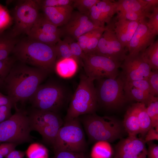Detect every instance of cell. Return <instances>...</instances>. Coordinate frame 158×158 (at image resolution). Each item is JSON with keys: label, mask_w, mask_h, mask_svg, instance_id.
Here are the masks:
<instances>
[{"label": "cell", "mask_w": 158, "mask_h": 158, "mask_svg": "<svg viewBox=\"0 0 158 158\" xmlns=\"http://www.w3.org/2000/svg\"><path fill=\"white\" fill-rule=\"evenodd\" d=\"M55 47L57 59L71 58L75 59L77 61L72 54L69 45L65 39L63 40L60 39L55 45Z\"/></svg>", "instance_id": "obj_33"}, {"label": "cell", "mask_w": 158, "mask_h": 158, "mask_svg": "<svg viewBox=\"0 0 158 158\" xmlns=\"http://www.w3.org/2000/svg\"><path fill=\"white\" fill-rule=\"evenodd\" d=\"M78 64L77 61L73 58L59 59L56 60L54 70L61 77L69 78L76 73Z\"/></svg>", "instance_id": "obj_20"}, {"label": "cell", "mask_w": 158, "mask_h": 158, "mask_svg": "<svg viewBox=\"0 0 158 158\" xmlns=\"http://www.w3.org/2000/svg\"><path fill=\"white\" fill-rule=\"evenodd\" d=\"M105 28L93 54L104 56L119 62L123 61L127 56L126 51L116 35L112 19Z\"/></svg>", "instance_id": "obj_12"}, {"label": "cell", "mask_w": 158, "mask_h": 158, "mask_svg": "<svg viewBox=\"0 0 158 158\" xmlns=\"http://www.w3.org/2000/svg\"><path fill=\"white\" fill-rule=\"evenodd\" d=\"M73 2V0H39L41 8L44 7H57L72 5Z\"/></svg>", "instance_id": "obj_41"}, {"label": "cell", "mask_w": 158, "mask_h": 158, "mask_svg": "<svg viewBox=\"0 0 158 158\" xmlns=\"http://www.w3.org/2000/svg\"><path fill=\"white\" fill-rule=\"evenodd\" d=\"M148 145L147 158H158V145L152 141L146 143Z\"/></svg>", "instance_id": "obj_45"}, {"label": "cell", "mask_w": 158, "mask_h": 158, "mask_svg": "<svg viewBox=\"0 0 158 158\" xmlns=\"http://www.w3.org/2000/svg\"><path fill=\"white\" fill-rule=\"evenodd\" d=\"M100 0H73L72 6L76 8L79 12L89 16L92 7Z\"/></svg>", "instance_id": "obj_34"}, {"label": "cell", "mask_w": 158, "mask_h": 158, "mask_svg": "<svg viewBox=\"0 0 158 158\" xmlns=\"http://www.w3.org/2000/svg\"><path fill=\"white\" fill-rule=\"evenodd\" d=\"M31 131L28 116L25 111L17 109L9 118L0 123V144L10 142L18 145L31 142Z\"/></svg>", "instance_id": "obj_6"}, {"label": "cell", "mask_w": 158, "mask_h": 158, "mask_svg": "<svg viewBox=\"0 0 158 158\" xmlns=\"http://www.w3.org/2000/svg\"><path fill=\"white\" fill-rule=\"evenodd\" d=\"M148 18L147 26L156 36L158 34V6L154 9Z\"/></svg>", "instance_id": "obj_39"}, {"label": "cell", "mask_w": 158, "mask_h": 158, "mask_svg": "<svg viewBox=\"0 0 158 158\" xmlns=\"http://www.w3.org/2000/svg\"><path fill=\"white\" fill-rule=\"evenodd\" d=\"M6 155L2 143L0 144V158L5 157Z\"/></svg>", "instance_id": "obj_49"}, {"label": "cell", "mask_w": 158, "mask_h": 158, "mask_svg": "<svg viewBox=\"0 0 158 158\" xmlns=\"http://www.w3.org/2000/svg\"><path fill=\"white\" fill-rule=\"evenodd\" d=\"M105 29V27H99L95 30L89 40L86 49L84 53L85 54H94L99 39Z\"/></svg>", "instance_id": "obj_32"}, {"label": "cell", "mask_w": 158, "mask_h": 158, "mask_svg": "<svg viewBox=\"0 0 158 158\" xmlns=\"http://www.w3.org/2000/svg\"><path fill=\"white\" fill-rule=\"evenodd\" d=\"M146 111L151 121L152 127L158 130V97L150 95Z\"/></svg>", "instance_id": "obj_30"}, {"label": "cell", "mask_w": 158, "mask_h": 158, "mask_svg": "<svg viewBox=\"0 0 158 158\" xmlns=\"http://www.w3.org/2000/svg\"><path fill=\"white\" fill-rule=\"evenodd\" d=\"M12 53L16 60L26 64L49 73L54 70L57 59L55 45L44 44L28 37L19 40Z\"/></svg>", "instance_id": "obj_2"}, {"label": "cell", "mask_w": 158, "mask_h": 158, "mask_svg": "<svg viewBox=\"0 0 158 158\" xmlns=\"http://www.w3.org/2000/svg\"><path fill=\"white\" fill-rule=\"evenodd\" d=\"M80 121L90 141L112 142L122 137L125 130L122 122L114 117L93 113L82 115Z\"/></svg>", "instance_id": "obj_3"}, {"label": "cell", "mask_w": 158, "mask_h": 158, "mask_svg": "<svg viewBox=\"0 0 158 158\" xmlns=\"http://www.w3.org/2000/svg\"><path fill=\"white\" fill-rule=\"evenodd\" d=\"M82 61L85 74L94 81L104 78H116L121 64V62L95 54H85Z\"/></svg>", "instance_id": "obj_10"}, {"label": "cell", "mask_w": 158, "mask_h": 158, "mask_svg": "<svg viewBox=\"0 0 158 158\" xmlns=\"http://www.w3.org/2000/svg\"><path fill=\"white\" fill-rule=\"evenodd\" d=\"M142 54L144 59L151 70H158V40L151 44Z\"/></svg>", "instance_id": "obj_25"}, {"label": "cell", "mask_w": 158, "mask_h": 158, "mask_svg": "<svg viewBox=\"0 0 158 158\" xmlns=\"http://www.w3.org/2000/svg\"><path fill=\"white\" fill-rule=\"evenodd\" d=\"M113 21L114 30L116 37L123 46L127 49L140 21H131L116 18Z\"/></svg>", "instance_id": "obj_18"}, {"label": "cell", "mask_w": 158, "mask_h": 158, "mask_svg": "<svg viewBox=\"0 0 158 158\" xmlns=\"http://www.w3.org/2000/svg\"><path fill=\"white\" fill-rule=\"evenodd\" d=\"M25 152L27 158H48L47 149L44 145L38 142H33L30 144Z\"/></svg>", "instance_id": "obj_31"}, {"label": "cell", "mask_w": 158, "mask_h": 158, "mask_svg": "<svg viewBox=\"0 0 158 158\" xmlns=\"http://www.w3.org/2000/svg\"><path fill=\"white\" fill-rule=\"evenodd\" d=\"M19 40L11 32L0 33V60L9 57Z\"/></svg>", "instance_id": "obj_23"}, {"label": "cell", "mask_w": 158, "mask_h": 158, "mask_svg": "<svg viewBox=\"0 0 158 158\" xmlns=\"http://www.w3.org/2000/svg\"><path fill=\"white\" fill-rule=\"evenodd\" d=\"M146 143L154 140H158V130L152 127L147 132L144 138Z\"/></svg>", "instance_id": "obj_46"}, {"label": "cell", "mask_w": 158, "mask_h": 158, "mask_svg": "<svg viewBox=\"0 0 158 158\" xmlns=\"http://www.w3.org/2000/svg\"><path fill=\"white\" fill-rule=\"evenodd\" d=\"M96 29L84 34L80 36L77 39V42L80 47L84 53L86 49L89 40Z\"/></svg>", "instance_id": "obj_43"}, {"label": "cell", "mask_w": 158, "mask_h": 158, "mask_svg": "<svg viewBox=\"0 0 158 158\" xmlns=\"http://www.w3.org/2000/svg\"><path fill=\"white\" fill-rule=\"evenodd\" d=\"M53 158H89L85 153L61 151L54 153Z\"/></svg>", "instance_id": "obj_40"}, {"label": "cell", "mask_w": 158, "mask_h": 158, "mask_svg": "<svg viewBox=\"0 0 158 158\" xmlns=\"http://www.w3.org/2000/svg\"><path fill=\"white\" fill-rule=\"evenodd\" d=\"M156 36L148 28L145 19L140 21L127 48L129 55L142 52L154 41Z\"/></svg>", "instance_id": "obj_16"}, {"label": "cell", "mask_w": 158, "mask_h": 158, "mask_svg": "<svg viewBox=\"0 0 158 158\" xmlns=\"http://www.w3.org/2000/svg\"><path fill=\"white\" fill-rule=\"evenodd\" d=\"M25 155V151L15 149L11 152L5 158H23Z\"/></svg>", "instance_id": "obj_48"}, {"label": "cell", "mask_w": 158, "mask_h": 158, "mask_svg": "<svg viewBox=\"0 0 158 158\" xmlns=\"http://www.w3.org/2000/svg\"><path fill=\"white\" fill-rule=\"evenodd\" d=\"M114 151L109 142L104 141L96 142L91 153V158H111Z\"/></svg>", "instance_id": "obj_27"}, {"label": "cell", "mask_w": 158, "mask_h": 158, "mask_svg": "<svg viewBox=\"0 0 158 158\" xmlns=\"http://www.w3.org/2000/svg\"><path fill=\"white\" fill-rule=\"evenodd\" d=\"M12 106L8 105L0 106V123L8 119L12 115Z\"/></svg>", "instance_id": "obj_44"}, {"label": "cell", "mask_w": 158, "mask_h": 158, "mask_svg": "<svg viewBox=\"0 0 158 158\" xmlns=\"http://www.w3.org/2000/svg\"><path fill=\"white\" fill-rule=\"evenodd\" d=\"M8 105L14 107V105L11 99L7 95H5L0 92V106Z\"/></svg>", "instance_id": "obj_47"}, {"label": "cell", "mask_w": 158, "mask_h": 158, "mask_svg": "<svg viewBox=\"0 0 158 158\" xmlns=\"http://www.w3.org/2000/svg\"><path fill=\"white\" fill-rule=\"evenodd\" d=\"M28 117L31 130L38 132L45 143L52 146L64 122L58 113L34 108Z\"/></svg>", "instance_id": "obj_8"}, {"label": "cell", "mask_w": 158, "mask_h": 158, "mask_svg": "<svg viewBox=\"0 0 158 158\" xmlns=\"http://www.w3.org/2000/svg\"><path fill=\"white\" fill-rule=\"evenodd\" d=\"M31 30L61 36L63 34L61 29L58 28V27L48 21L44 16H42L40 15Z\"/></svg>", "instance_id": "obj_26"}, {"label": "cell", "mask_w": 158, "mask_h": 158, "mask_svg": "<svg viewBox=\"0 0 158 158\" xmlns=\"http://www.w3.org/2000/svg\"><path fill=\"white\" fill-rule=\"evenodd\" d=\"M16 61L14 57H9L6 59L0 60V87H1L11 67Z\"/></svg>", "instance_id": "obj_36"}, {"label": "cell", "mask_w": 158, "mask_h": 158, "mask_svg": "<svg viewBox=\"0 0 158 158\" xmlns=\"http://www.w3.org/2000/svg\"><path fill=\"white\" fill-rule=\"evenodd\" d=\"M124 83L130 86L140 90L148 95H150L149 86L147 79L124 81Z\"/></svg>", "instance_id": "obj_42"}, {"label": "cell", "mask_w": 158, "mask_h": 158, "mask_svg": "<svg viewBox=\"0 0 158 158\" xmlns=\"http://www.w3.org/2000/svg\"><path fill=\"white\" fill-rule=\"evenodd\" d=\"M150 95L157 97L158 95V70L151 71L147 79Z\"/></svg>", "instance_id": "obj_38"}, {"label": "cell", "mask_w": 158, "mask_h": 158, "mask_svg": "<svg viewBox=\"0 0 158 158\" xmlns=\"http://www.w3.org/2000/svg\"><path fill=\"white\" fill-rule=\"evenodd\" d=\"M97 80L95 88L97 103L103 107L117 109L128 101L124 90V81L121 76L115 79L104 78Z\"/></svg>", "instance_id": "obj_9"}, {"label": "cell", "mask_w": 158, "mask_h": 158, "mask_svg": "<svg viewBox=\"0 0 158 158\" xmlns=\"http://www.w3.org/2000/svg\"><path fill=\"white\" fill-rule=\"evenodd\" d=\"M124 90L128 100H135L144 104L146 105L150 95H149L140 90L130 86L124 83Z\"/></svg>", "instance_id": "obj_29"}, {"label": "cell", "mask_w": 158, "mask_h": 158, "mask_svg": "<svg viewBox=\"0 0 158 158\" xmlns=\"http://www.w3.org/2000/svg\"><path fill=\"white\" fill-rule=\"evenodd\" d=\"M29 38L47 44L54 45L60 40V35L31 30L27 35Z\"/></svg>", "instance_id": "obj_28"}, {"label": "cell", "mask_w": 158, "mask_h": 158, "mask_svg": "<svg viewBox=\"0 0 158 158\" xmlns=\"http://www.w3.org/2000/svg\"><path fill=\"white\" fill-rule=\"evenodd\" d=\"M41 8L39 0L20 1L13 11L14 25L11 32L17 37L21 34H28L39 18Z\"/></svg>", "instance_id": "obj_11"}, {"label": "cell", "mask_w": 158, "mask_h": 158, "mask_svg": "<svg viewBox=\"0 0 158 158\" xmlns=\"http://www.w3.org/2000/svg\"><path fill=\"white\" fill-rule=\"evenodd\" d=\"M49 73L41 68L15 61L1 87L4 88L16 109L17 103L29 100Z\"/></svg>", "instance_id": "obj_1"}, {"label": "cell", "mask_w": 158, "mask_h": 158, "mask_svg": "<svg viewBox=\"0 0 158 158\" xmlns=\"http://www.w3.org/2000/svg\"><path fill=\"white\" fill-rule=\"evenodd\" d=\"M99 27L94 23L89 15L75 11L73 12L70 18L61 30L63 34L77 40L81 35Z\"/></svg>", "instance_id": "obj_15"}, {"label": "cell", "mask_w": 158, "mask_h": 158, "mask_svg": "<svg viewBox=\"0 0 158 158\" xmlns=\"http://www.w3.org/2000/svg\"><path fill=\"white\" fill-rule=\"evenodd\" d=\"M113 158H118L117 157H115V156H114Z\"/></svg>", "instance_id": "obj_50"}, {"label": "cell", "mask_w": 158, "mask_h": 158, "mask_svg": "<svg viewBox=\"0 0 158 158\" xmlns=\"http://www.w3.org/2000/svg\"><path fill=\"white\" fill-rule=\"evenodd\" d=\"M123 124L128 136H136L140 133V129L137 116L132 106L126 111Z\"/></svg>", "instance_id": "obj_24"}, {"label": "cell", "mask_w": 158, "mask_h": 158, "mask_svg": "<svg viewBox=\"0 0 158 158\" xmlns=\"http://www.w3.org/2000/svg\"><path fill=\"white\" fill-rule=\"evenodd\" d=\"M68 43L73 56L79 64L82 65V59L85 55L82 50L77 42L74 41L72 38L67 37L64 39Z\"/></svg>", "instance_id": "obj_37"}, {"label": "cell", "mask_w": 158, "mask_h": 158, "mask_svg": "<svg viewBox=\"0 0 158 158\" xmlns=\"http://www.w3.org/2000/svg\"><path fill=\"white\" fill-rule=\"evenodd\" d=\"M120 67L122 69L121 76L124 81L147 79L152 70L142 52L127 55Z\"/></svg>", "instance_id": "obj_13"}, {"label": "cell", "mask_w": 158, "mask_h": 158, "mask_svg": "<svg viewBox=\"0 0 158 158\" xmlns=\"http://www.w3.org/2000/svg\"><path fill=\"white\" fill-rule=\"evenodd\" d=\"M44 16L57 27L63 25L68 21L73 11L72 5L60 7H44L41 8Z\"/></svg>", "instance_id": "obj_19"}, {"label": "cell", "mask_w": 158, "mask_h": 158, "mask_svg": "<svg viewBox=\"0 0 158 158\" xmlns=\"http://www.w3.org/2000/svg\"><path fill=\"white\" fill-rule=\"evenodd\" d=\"M81 124L78 117L64 121L52 146L54 153L61 151L86 152L87 145Z\"/></svg>", "instance_id": "obj_5"}, {"label": "cell", "mask_w": 158, "mask_h": 158, "mask_svg": "<svg viewBox=\"0 0 158 158\" xmlns=\"http://www.w3.org/2000/svg\"><path fill=\"white\" fill-rule=\"evenodd\" d=\"M93 82L85 74L81 75L79 84L71 99L64 121L95 113L98 103Z\"/></svg>", "instance_id": "obj_4"}, {"label": "cell", "mask_w": 158, "mask_h": 158, "mask_svg": "<svg viewBox=\"0 0 158 158\" xmlns=\"http://www.w3.org/2000/svg\"><path fill=\"white\" fill-rule=\"evenodd\" d=\"M116 17L117 19H122L134 21H139L149 18L150 14L145 13L131 12H117Z\"/></svg>", "instance_id": "obj_35"}, {"label": "cell", "mask_w": 158, "mask_h": 158, "mask_svg": "<svg viewBox=\"0 0 158 158\" xmlns=\"http://www.w3.org/2000/svg\"><path fill=\"white\" fill-rule=\"evenodd\" d=\"M117 12H140L150 14L147 7L146 0H119L116 1Z\"/></svg>", "instance_id": "obj_22"}, {"label": "cell", "mask_w": 158, "mask_h": 158, "mask_svg": "<svg viewBox=\"0 0 158 158\" xmlns=\"http://www.w3.org/2000/svg\"><path fill=\"white\" fill-rule=\"evenodd\" d=\"M138 118L140 133L144 139L148 130L152 127L151 119L147 114L145 105L143 103L138 102L131 105Z\"/></svg>", "instance_id": "obj_21"}, {"label": "cell", "mask_w": 158, "mask_h": 158, "mask_svg": "<svg viewBox=\"0 0 158 158\" xmlns=\"http://www.w3.org/2000/svg\"><path fill=\"white\" fill-rule=\"evenodd\" d=\"M145 143L143 138L136 136L121 138L115 146L114 156L118 158H146Z\"/></svg>", "instance_id": "obj_14"}, {"label": "cell", "mask_w": 158, "mask_h": 158, "mask_svg": "<svg viewBox=\"0 0 158 158\" xmlns=\"http://www.w3.org/2000/svg\"><path fill=\"white\" fill-rule=\"evenodd\" d=\"M116 1H100L90 10L89 16L94 23L98 27L104 28L109 24L113 16L117 13Z\"/></svg>", "instance_id": "obj_17"}, {"label": "cell", "mask_w": 158, "mask_h": 158, "mask_svg": "<svg viewBox=\"0 0 158 158\" xmlns=\"http://www.w3.org/2000/svg\"><path fill=\"white\" fill-rule=\"evenodd\" d=\"M67 95L64 86L50 82L40 85L29 100L34 108L57 113L64 104Z\"/></svg>", "instance_id": "obj_7"}]
</instances>
